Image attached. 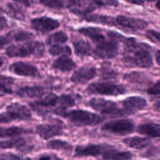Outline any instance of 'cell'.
Returning <instances> with one entry per match:
<instances>
[{
    "label": "cell",
    "instance_id": "cell-1",
    "mask_svg": "<svg viewBox=\"0 0 160 160\" xmlns=\"http://www.w3.org/2000/svg\"><path fill=\"white\" fill-rule=\"evenodd\" d=\"M123 61L128 66L147 68L152 66V59L148 46L139 43L134 38H124Z\"/></svg>",
    "mask_w": 160,
    "mask_h": 160
},
{
    "label": "cell",
    "instance_id": "cell-2",
    "mask_svg": "<svg viewBox=\"0 0 160 160\" xmlns=\"http://www.w3.org/2000/svg\"><path fill=\"white\" fill-rule=\"evenodd\" d=\"M44 45L42 42L30 41L22 44H12L6 49V54L9 58H25L30 56H42Z\"/></svg>",
    "mask_w": 160,
    "mask_h": 160
},
{
    "label": "cell",
    "instance_id": "cell-3",
    "mask_svg": "<svg viewBox=\"0 0 160 160\" xmlns=\"http://www.w3.org/2000/svg\"><path fill=\"white\" fill-rule=\"evenodd\" d=\"M62 116L76 126H96L100 124L103 118L100 116L82 109H74L62 112Z\"/></svg>",
    "mask_w": 160,
    "mask_h": 160
},
{
    "label": "cell",
    "instance_id": "cell-4",
    "mask_svg": "<svg viewBox=\"0 0 160 160\" xmlns=\"http://www.w3.org/2000/svg\"><path fill=\"white\" fill-rule=\"evenodd\" d=\"M110 39L104 41L96 45L94 50V55L98 58L107 59L115 57L118 51V42L122 36L115 32H110L108 34Z\"/></svg>",
    "mask_w": 160,
    "mask_h": 160
},
{
    "label": "cell",
    "instance_id": "cell-5",
    "mask_svg": "<svg viewBox=\"0 0 160 160\" xmlns=\"http://www.w3.org/2000/svg\"><path fill=\"white\" fill-rule=\"evenodd\" d=\"M88 105L103 115L122 116L126 113L124 110L119 109L114 102L102 98H92L89 101Z\"/></svg>",
    "mask_w": 160,
    "mask_h": 160
},
{
    "label": "cell",
    "instance_id": "cell-6",
    "mask_svg": "<svg viewBox=\"0 0 160 160\" xmlns=\"http://www.w3.org/2000/svg\"><path fill=\"white\" fill-rule=\"evenodd\" d=\"M91 94H99L107 96H118L124 94L125 88L121 84H117L109 82H98L91 83L87 88Z\"/></svg>",
    "mask_w": 160,
    "mask_h": 160
},
{
    "label": "cell",
    "instance_id": "cell-7",
    "mask_svg": "<svg viewBox=\"0 0 160 160\" xmlns=\"http://www.w3.org/2000/svg\"><path fill=\"white\" fill-rule=\"evenodd\" d=\"M135 126L129 119H116L106 122L101 126V130L114 134L125 135L132 132Z\"/></svg>",
    "mask_w": 160,
    "mask_h": 160
},
{
    "label": "cell",
    "instance_id": "cell-8",
    "mask_svg": "<svg viewBox=\"0 0 160 160\" xmlns=\"http://www.w3.org/2000/svg\"><path fill=\"white\" fill-rule=\"evenodd\" d=\"M30 26L32 29L44 34L58 29L60 23L58 20L51 17L40 16L32 19Z\"/></svg>",
    "mask_w": 160,
    "mask_h": 160
},
{
    "label": "cell",
    "instance_id": "cell-9",
    "mask_svg": "<svg viewBox=\"0 0 160 160\" xmlns=\"http://www.w3.org/2000/svg\"><path fill=\"white\" fill-rule=\"evenodd\" d=\"M9 71L19 76L32 78L41 77V73L36 66L23 61H17L12 63L9 67Z\"/></svg>",
    "mask_w": 160,
    "mask_h": 160
},
{
    "label": "cell",
    "instance_id": "cell-10",
    "mask_svg": "<svg viewBox=\"0 0 160 160\" xmlns=\"http://www.w3.org/2000/svg\"><path fill=\"white\" fill-rule=\"evenodd\" d=\"M98 6L93 0H68L67 7L78 14H86L94 11Z\"/></svg>",
    "mask_w": 160,
    "mask_h": 160
},
{
    "label": "cell",
    "instance_id": "cell-11",
    "mask_svg": "<svg viewBox=\"0 0 160 160\" xmlns=\"http://www.w3.org/2000/svg\"><path fill=\"white\" fill-rule=\"evenodd\" d=\"M96 76L94 67L84 66L79 68L72 74L71 80L76 84H86Z\"/></svg>",
    "mask_w": 160,
    "mask_h": 160
},
{
    "label": "cell",
    "instance_id": "cell-12",
    "mask_svg": "<svg viewBox=\"0 0 160 160\" xmlns=\"http://www.w3.org/2000/svg\"><path fill=\"white\" fill-rule=\"evenodd\" d=\"M115 24L132 30H142L148 26V23L143 19L118 16L114 19Z\"/></svg>",
    "mask_w": 160,
    "mask_h": 160
},
{
    "label": "cell",
    "instance_id": "cell-13",
    "mask_svg": "<svg viewBox=\"0 0 160 160\" xmlns=\"http://www.w3.org/2000/svg\"><path fill=\"white\" fill-rule=\"evenodd\" d=\"M6 110V112L13 119V120H28L31 117L30 110L24 105L18 102L11 103L7 107Z\"/></svg>",
    "mask_w": 160,
    "mask_h": 160
},
{
    "label": "cell",
    "instance_id": "cell-14",
    "mask_svg": "<svg viewBox=\"0 0 160 160\" xmlns=\"http://www.w3.org/2000/svg\"><path fill=\"white\" fill-rule=\"evenodd\" d=\"M124 110L127 114L143 109L147 105L146 100L140 96H130L122 101Z\"/></svg>",
    "mask_w": 160,
    "mask_h": 160
},
{
    "label": "cell",
    "instance_id": "cell-15",
    "mask_svg": "<svg viewBox=\"0 0 160 160\" xmlns=\"http://www.w3.org/2000/svg\"><path fill=\"white\" fill-rule=\"evenodd\" d=\"M62 127L58 124H40L36 128V132L39 136L48 139L62 133Z\"/></svg>",
    "mask_w": 160,
    "mask_h": 160
},
{
    "label": "cell",
    "instance_id": "cell-16",
    "mask_svg": "<svg viewBox=\"0 0 160 160\" xmlns=\"http://www.w3.org/2000/svg\"><path fill=\"white\" fill-rule=\"evenodd\" d=\"M102 150V146L98 144L78 146L75 149L74 154L76 157L98 156L101 154Z\"/></svg>",
    "mask_w": 160,
    "mask_h": 160
},
{
    "label": "cell",
    "instance_id": "cell-17",
    "mask_svg": "<svg viewBox=\"0 0 160 160\" xmlns=\"http://www.w3.org/2000/svg\"><path fill=\"white\" fill-rule=\"evenodd\" d=\"M76 63L68 55H61L52 63V67L61 72H69L76 67Z\"/></svg>",
    "mask_w": 160,
    "mask_h": 160
},
{
    "label": "cell",
    "instance_id": "cell-18",
    "mask_svg": "<svg viewBox=\"0 0 160 160\" xmlns=\"http://www.w3.org/2000/svg\"><path fill=\"white\" fill-rule=\"evenodd\" d=\"M44 93V89L40 86H26L18 89L16 94L21 98H39Z\"/></svg>",
    "mask_w": 160,
    "mask_h": 160
},
{
    "label": "cell",
    "instance_id": "cell-19",
    "mask_svg": "<svg viewBox=\"0 0 160 160\" xmlns=\"http://www.w3.org/2000/svg\"><path fill=\"white\" fill-rule=\"evenodd\" d=\"M58 97L59 96L52 92H44L39 98H38V100L34 103L31 104V105L34 108L54 106L57 105Z\"/></svg>",
    "mask_w": 160,
    "mask_h": 160
},
{
    "label": "cell",
    "instance_id": "cell-20",
    "mask_svg": "<svg viewBox=\"0 0 160 160\" xmlns=\"http://www.w3.org/2000/svg\"><path fill=\"white\" fill-rule=\"evenodd\" d=\"M137 131L149 137H160V124L154 122L142 123L138 126Z\"/></svg>",
    "mask_w": 160,
    "mask_h": 160
},
{
    "label": "cell",
    "instance_id": "cell-21",
    "mask_svg": "<svg viewBox=\"0 0 160 160\" xmlns=\"http://www.w3.org/2000/svg\"><path fill=\"white\" fill-rule=\"evenodd\" d=\"M79 32L90 38L91 41L96 44L106 41L105 36L103 35L101 29L97 28H82L79 29Z\"/></svg>",
    "mask_w": 160,
    "mask_h": 160
},
{
    "label": "cell",
    "instance_id": "cell-22",
    "mask_svg": "<svg viewBox=\"0 0 160 160\" xmlns=\"http://www.w3.org/2000/svg\"><path fill=\"white\" fill-rule=\"evenodd\" d=\"M132 154L129 151H121L116 149H107L102 155L103 160H130Z\"/></svg>",
    "mask_w": 160,
    "mask_h": 160
},
{
    "label": "cell",
    "instance_id": "cell-23",
    "mask_svg": "<svg viewBox=\"0 0 160 160\" xmlns=\"http://www.w3.org/2000/svg\"><path fill=\"white\" fill-rule=\"evenodd\" d=\"M122 142L126 146L136 149H142L151 144V141L148 138L139 136L127 138L124 139Z\"/></svg>",
    "mask_w": 160,
    "mask_h": 160
},
{
    "label": "cell",
    "instance_id": "cell-24",
    "mask_svg": "<svg viewBox=\"0 0 160 160\" xmlns=\"http://www.w3.org/2000/svg\"><path fill=\"white\" fill-rule=\"evenodd\" d=\"M75 54L79 57H84L90 56L91 54V47L90 44L80 39L74 41L72 42Z\"/></svg>",
    "mask_w": 160,
    "mask_h": 160
},
{
    "label": "cell",
    "instance_id": "cell-25",
    "mask_svg": "<svg viewBox=\"0 0 160 160\" xmlns=\"http://www.w3.org/2000/svg\"><path fill=\"white\" fill-rule=\"evenodd\" d=\"M14 78L6 75H0V96L9 94L12 92V85Z\"/></svg>",
    "mask_w": 160,
    "mask_h": 160
},
{
    "label": "cell",
    "instance_id": "cell-26",
    "mask_svg": "<svg viewBox=\"0 0 160 160\" xmlns=\"http://www.w3.org/2000/svg\"><path fill=\"white\" fill-rule=\"evenodd\" d=\"M68 38L66 33L62 31H59L49 35L46 39V42L49 46L59 44L66 42L68 41Z\"/></svg>",
    "mask_w": 160,
    "mask_h": 160
},
{
    "label": "cell",
    "instance_id": "cell-27",
    "mask_svg": "<svg viewBox=\"0 0 160 160\" xmlns=\"http://www.w3.org/2000/svg\"><path fill=\"white\" fill-rule=\"evenodd\" d=\"M26 131L19 127L12 126L9 128H0V137H13L24 133Z\"/></svg>",
    "mask_w": 160,
    "mask_h": 160
},
{
    "label": "cell",
    "instance_id": "cell-28",
    "mask_svg": "<svg viewBox=\"0 0 160 160\" xmlns=\"http://www.w3.org/2000/svg\"><path fill=\"white\" fill-rule=\"evenodd\" d=\"M48 51L49 53L53 56H59L60 54H71V49L68 46H62L60 44H54L50 46Z\"/></svg>",
    "mask_w": 160,
    "mask_h": 160
},
{
    "label": "cell",
    "instance_id": "cell-29",
    "mask_svg": "<svg viewBox=\"0 0 160 160\" xmlns=\"http://www.w3.org/2000/svg\"><path fill=\"white\" fill-rule=\"evenodd\" d=\"M86 19L88 21L100 23L106 25H115V21L112 17L103 15H91L86 17Z\"/></svg>",
    "mask_w": 160,
    "mask_h": 160
},
{
    "label": "cell",
    "instance_id": "cell-30",
    "mask_svg": "<svg viewBox=\"0 0 160 160\" xmlns=\"http://www.w3.org/2000/svg\"><path fill=\"white\" fill-rule=\"evenodd\" d=\"M25 141L24 139L21 138H14L12 139H9L6 141H0V148L6 149V148H18L24 146Z\"/></svg>",
    "mask_w": 160,
    "mask_h": 160
},
{
    "label": "cell",
    "instance_id": "cell-31",
    "mask_svg": "<svg viewBox=\"0 0 160 160\" xmlns=\"http://www.w3.org/2000/svg\"><path fill=\"white\" fill-rule=\"evenodd\" d=\"M74 104V99L70 95L63 94L58 97L57 104L59 105V108L61 110H64L66 108L73 106Z\"/></svg>",
    "mask_w": 160,
    "mask_h": 160
},
{
    "label": "cell",
    "instance_id": "cell-32",
    "mask_svg": "<svg viewBox=\"0 0 160 160\" xmlns=\"http://www.w3.org/2000/svg\"><path fill=\"white\" fill-rule=\"evenodd\" d=\"M42 6L56 10L62 9L65 8L66 2L63 0H39Z\"/></svg>",
    "mask_w": 160,
    "mask_h": 160
},
{
    "label": "cell",
    "instance_id": "cell-33",
    "mask_svg": "<svg viewBox=\"0 0 160 160\" xmlns=\"http://www.w3.org/2000/svg\"><path fill=\"white\" fill-rule=\"evenodd\" d=\"M47 146L49 148L58 150H69L71 149V146L69 143L59 139H54L49 141Z\"/></svg>",
    "mask_w": 160,
    "mask_h": 160
},
{
    "label": "cell",
    "instance_id": "cell-34",
    "mask_svg": "<svg viewBox=\"0 0 160 160\" xmlns=\"http://www.w3.org/2000/svg\"><path fill=\"white\" fill-rule=\"evenodd\" d=\"M8 14L14 19L18 20H24V13L21 11V9L17 6H14L12 4H9L8 6Z\"/></svg>",
    "mask_w": 160,
    "mask_h": 160
},
{
    "label": "cell",
    "instance_id": "cell-35",
    "mask_svg": "<svg viewBox=\"0 0 160 160\" xmlns=\"http://www.w3.org/2000/svg\"><path fill=\"white\" fill-rule=\"evenodd\" d=\"M34 34L31 32L25 31H19L14 32V41L16 42L27 41L31 40L34 38Z\"/></svg>",
    "mask_w": 160,
    "mask_h": 160
},
{
    "label": "cell",
    "instance_id": "cell-36",
    "mask_svg": "<svg viewBox=\"0 0 160 160\" xmlns=\"http://www.w3.org/2000/svg\"><path fill=\"white\" fill-rule=\"evenodd\" d=\"M12 41H14V32L12 31L4 35H0V50L2 49Z\"/></svg>",
    "mask_w": 160,
    "mask_h": 160
},
{
    "label": "cell",
    "instance_id": "cell-37",
    "mask_svg": "<svg viewBox=\"0 0 160 160\" xmlns=\"http://www.w3.org/2000/svg\"><path fill=\"white\" fill-rule=\"evenodd\" d=\"M94 2L98 6H114L117 7L119 5L118 0H93Z\"/></svg>",
    "mask_w": 160,
    "mask_h": 160
},
{
    "label": "cell",
    "instance_id": "cell-38",
    "mask_svg": "<svg viewBox=\"0 0 160 160\" xmlns=\"http://www.w3.org/2000/svg\"><path fill=\"white\" fill-rule=\"evenodd\" d=\"M146 36L154 42H159L160 43V32L151 29L146 32Z\"/></svg>",
    "mask_w": 160,
    "mask_h": 160
},
{
    "label": "cell",
    "instance_id": "cell-39",
    "mask_svg": "<svg viewBox=\"0 0 160 160\" xmlns=\"http://www.w3.org/2000/svg\"><path fill=\"white\" fill-rule=\"evenodd\" d=\"M147 92L149 94L151 95L160 94V80L158 81L151 87H149L148 89Z\"/></svg>",
    "mask_w": 160,
    "mask_h": 160
},
{
    "label": "cell",
    "instance_id": "cell-40",
    "mask_svg": "<svg viewBox=\"0 0 160 160\" xmlns=\"http://www.w3.org/2000/svg\"><path fill=\"white\" fill-rule=\"evenodd\" d=\"M0 160H21V159L16 154L5 153L0 154Z\"/></svg>",
    "mask_w": 160,
    "mask_h": 160
},
{
    "label": "cell",
    "instance_id": "cell-41",
    "mask_svg": "<svg viewBox=\"0 0 160 160\" xmlns=\"http://www.w3.org/2000/svg\"><path fill=\"white\" fill-rule=\"evenodd\" d=\"M8 23L6 18L3 16L0 15V31H4L8 28Z\"/></svg>",
    "mask_w": 160,
    "mask_h": 160
},
{
    "label": "cell",
    "instance_id": "cell-42",
    "mask_svg": "<svg viewBox=\"0 0 160 160\" xmlns=\"http://www.w3.org/2000/svg\"><path fill=\"white\" fill-rule=\"evenodd\" d=\"M13 119L7 113H0V123L8 122L12 121Z\"/></svg>",
    "mask_w": 160,
    "mask_h": 160
},
{
    "label": "cell",
    "instance_id": "cell-43",
    "mask_svg": "<svg viewBox=\"0 0 160 160\" xmlns=\"http://www.w3.org/2000/svg\"><path fill=\"white\" fill-rule=\"evenodd\" d=\"M102 76L104 77V78H110L109 77H111V78H112V77H115L116 76V73L115 72H114L113 71H103V72L102 73Z\"/></svg>",
    "mask_w": 160,
    "mask_h": 160
},
{
    "label": "cell",
    "instance_id": "cell-44",
    "mask_svg": "<svg viewBox=\"0 0 160 160\" xmlns=\"http://www.w3.org/2000/svg\"><path fill=\"white\" fill-rule=\"evenodd\" d=\"M12 1H13L17 3L21 4L26 7H29L31 5L29 0H12Z\"/></svg>",
    "mask_w": 160,
    "mask_h": 160
},
{
    "label": "cell",
    "instance_id": "cell-45",
    "mask_svg": "<svg viewBox=\"0 0 160 160\" xmlns=\"http://www.w3.org/2000/svg\"><path fill=\"white\" fill-rule=\"evenodd\" d=\"M125 1L135 4H143L146 0H124Z\"/></svg>",
    "mask_w": 160,
    "mask_h": 160
},
{
    "label": "cell",
    "instance_id": "cell-46",
    "mask_svg": "<svg viewBox=\"0 0 160 160\" xmlns=\"http://www.w3.org/2000/svg\"><path fill=\"white\" fill-rule=\"evenodd\" d=\"M155 59L158 64L160 66V50H158L155 53Z\"/></svg>",
    "mask_w": 160,
    "mask_h": 160
},
{
    "label": "cell",
    "instance_id": "cell-47",
    "mask_svg": "<svg viewBox=\"0 0 160 160\" xmlns=\"http://www.w3.org/2000/svg\"><path fill=\"white\" fill-rule=\"evenodd\" d=\"M153 108L156 111L160 112V101H158L156 103H154Z\"/></svg>",
    "mask_w": 160,
    "mask_h": 160
},
{
    "label": "cell",
    "instance_id": "cell-48",
    "mask_svg": "<svg viewBox=\"0 0 160 160\" xmlns=\"http://www.w3.org/2000/svg\"><path fill=\"white\" fill-rule=\"evenodd\" d=\"M4 62V59H3L2 57H1V56H0V69H1V68L3 66Z\"/></svg>",
    "mask_w": 160,
    "mask_h": 160
},
{
    "label": "cell",
    "instance_id": "cell-49",
    "mask_svg": "<svg viewBox=\"0 0 160 160\" xmlns=\"http://www.w3.org/2000/svg\"><path fill=\"white\" fill-rule=\"evenodd\" d=\"M39 160H50V158L49 156H42Z\"/></svg>",
    "mask_w": 160,
    "mask_h": 160
},
{
    "label": "cell",
    "instance_id": "cell-50",
    "mask_svg": "<svg viewBox=\"0 0 160 160\" xmlns=\"http://www.w3.org/2000/svg\"><path fill=\"white\" fill-rule=\"evenodd\" d=\"M156 7L157 9L160 10V0H158L156 3Z\"/></svg>",
    "mask_w": 160,
    "mask_h": 160
},
{
    "label": "cell",
    "instance_id": "cell-51",
    "mask_svg": "<svg viewBox=\"0 0 160 160\" xmlns=\"http://www.w3.org/2000/svg\"><path fill=\"white\" fill-rule=\"evenodd\" d=\"M24 160H31V159H29V158H26V159H24Z\"/></svg>",
    "mask_w": 160,
    "mask_h": 160
}]
</instances>
